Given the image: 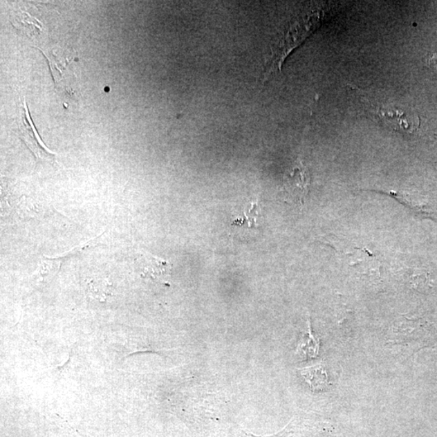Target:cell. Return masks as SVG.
Returning a JSON list of instances; mask_svg holds the SVG:
<instances>
[{
    "label": "cell",
    "instance_id": "cell-1",
    "mask_svg": "<svg viewBox=\"0 0 437 437\" xmlns=\"http://www.w3.org/2000/svg\"><path fill=\"white\" fill-rule=\"evenodd\" d=\"M364 108L383 125L391 129L413 134L420 126V117L413 109L396 106L394 104H383L372 102V100L359 94Z\"/></svg>",
    "mask_w": 437,
    "mask_h": 437
},
{
    "label": "cell",
    "instance_id": "cell-2",
    "mask_svg": "<svg viewBox=\"0 0 437 437\" xmlns=\"http://www.w3.org/2000/svg\"><path fill=\"white\" fill-rule=\"evenodd\" d=\"M321 12H313L297 21L290 26L286 35L282 37L273 51L270 64L264 77L268 78L270 74L277 71L281 66L285 57L297 47L306 37L315 30L320 24Z\"/></svg>",
    "mask_w": 437,
    "mask_h": 437
},
{
    "label": "cell",
    "instance_id": "cell-3",
    "mask_svg": "<svg viewBox=\"0 0 437 437\" xmlns=\"http://www.w3.org/2000/svg\"><path fill=\"white\" fill-rule=\"evenodd\" d=\"M231 434L232 437H334L335 429L329 422L306 414L294 416L283 430L272 436H254L240 427H235Z\"/></svg>",
    "mask_w": 437,
    "mask_h": 437
},
{
    "label": "cell",
    "instance_id": "cell-4",
    "mask_svg": "<svg viewBox=\"0 0 437 437\" xmlns=\"http://www.w3.org/2000/svg\"><path fill=\"white\" fill-rule=\"evenodd\" d=\"M310 171L301 160L292 166L284 176L283 192L289 202L302 208L310 191Z\"/></svg>",
    "mask_w": 437,
    "mask_h": 437
},
{
    "label": "cell",
    "instance_id": "cell-5",
    "mask_svg": "<svg viewBox=\"0 0 437 437\" xmlns=\"http://www.w3.org/2000/svg\"><path fill=\"white\" fill-rule=\"evenodd\" d=\"M19 131L24 142L30 149L37 160L56 162V155L46 148L41 141L39 133L33 125L30 113H28L26 102H23L21 115L19 120Z\"/></svg>",
    "mask_w": 437,
    "mask_h": 437
},
{
    "label": "cell",
    "instance_id": "cell-6",
    "mask_svg": "<svg viewBox=\"0 0 437 437\" xmlns=\"http://www.w3.org/2000/svg\"><path fill=\"white\" fill-rule=\"evenodd\" d=\"M141 277L158 279L166 283L169 277L172 265L148 253L141 254L137 259Z\"/></svg>",
    "mask_w": 437,
    "mask_h": 437
},
{
    "label": "cell",
    "instance_id": "cell-7",
    "mask_svg": "<svg viewBox=\"0 0 437 437\" xmlns=\"http://www.w3.org/2000/svg\"><path fill=\"white\" fill-rule=\"evenodd\" d=\"M300 373L313 391H323L330 386L326 369L322 364L301 369Z\"/></svg>",
    "mask_w": 437,
    "mask_h": 437
},
{
    "label": "cell",
    "instance_id": "cell-8",
    "mask_svg": "<svg viewBox=\"0 0 437 437\" xmlns=\"http://www.w3.org/2000/svg\"><path fill=\"white\" fill-rule=\"evenodd\" d=\"M319 340L313 335L310 321L308 319V330L299 341L297 354L305 359L315 358L319 351Z\"/></svg>",
    "mask_w": 437,
    "mask_h": 437
},
{
    "label": "cell",
    "instance_id": "cell-9",
    "mask_svg": "<svg viewBox=\"0 0 437 437\" xmlns=\"http://www.w3.org/2000/svg\"><path fill=\"white\" fill-rule=\"evenodd\" d=\"M15 23H17L16 28H21V30L31 35V37L40 35L41 32V22L26 12L17 14L15 21H13V24Z\"/></svg>",
    "mask_w": 437,
    "mask_h": 437
},
{
    "label": "cell",
    "instance_id": "cell-10",
    "mask_svg": "<svg viewBox=\"0 0 437 437\" xmlns=\"http://www.w3.org/2000/svg\"><path fill=\"white\" fill-rule=\"evenodd\" d=\"M259 203H252V206L249 210L243 213V216H240L232 223V225L244 226L249 227H257V218L259 214Z\"/></svg>",
    "mask_w": 437,
    "mask_h": 437
},
{
    "label": "cell",
    "instance_id": "cell-11",
    "mask_svg": "<svg viewBox=\"0 0 437 437\" xmlns=\"http://www.w3.org/2000/svg\"><path fill=\"white\" fill-rule=\"evenodd\" d=\"M427 64L434 73L437 74V54L429 55Z\"/></svg>",
    "mask_w": 437,
    "mask_h": 437
}]
</instances>
